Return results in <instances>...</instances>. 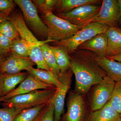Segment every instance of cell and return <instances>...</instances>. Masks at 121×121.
Listing matches in <instances>:
<instances>
[{"label": "cell", "mask_w": 121, "mask_h": 121, "mask_svg": "<svg viewBox=\"0 0 121 121\" xmlns=\"http://www.w3.org/2000/svg\"><path fill=\"white\" fill-rule=\"evenodd\" d=\"M13 1L22 11L24 20L28 28L41 40H47L48 28L39 16L37 8L32 1Z\"/></svg>", "instance_id": "obj_5"}, {"label": "cell", "mask_w": 121, "mask_h": 121, "mask_svg": "<svg viewBox=\"0 0 121 121\" xmlns=\"http://www.w3.org/2000/svg\"><path fill=\"white\" fill-rule=\"evenodd\" d=\"M54 97L44 109L39 121H54Z\"/></svg>", "instance_id": "obj_28"}, {"label": "cell", "mask_w": 121, "mask_h": 121, "mask_svg": "<svg viewBox=\"0 0 121 121\" xmlns=\"http://www.w3.org/2000/svg\"><path fill=\"white\" fill-rule=\"evenodd\" d=\"M119 9V18L118 24L121 26V0H117Z\"/></svg>", "instance_id": "obj_32"}, {"label": "cell", "mask_w": 121, "mask_h": 121, "mask_svg": "<svg viewBox=\"0 0 121 121\" xmlns=\"http://www.w3.org/2000/svg\"><path fill=\"white\" fill-rule=\"evenodd\" d=\"M28 72H20L13 74L0 75V82L1 87V97L7 95L20 84L28 75Z\"/></svg>", "instance_id": "obj_14"}, {"label": "cell", "mask_w": 121, "mask_h": 121, "mask_svg": "<svg viewBox=\"0 0 121 121\" xmlns=\"http://www.w3.org/2000/svg\"><path fill=\"white\" fill-rule=\"evenodd\" d=\"M115 82L106 75L97 84L93 93L91 108L93 111L102 108L109 101Z\"/></svg>", "instance_id": "obj_8"}, {"label": "cell", "mask_w": 121, "mask_h": 121, "mask_svg": "<svg viewBox=\"0 0 121 121\" xmlns=\"http://www.w3.org/2000/svg\"><path fill=\"white\" fill-rule=\"evenodd\" d=\"M31 47L28 42L19 36L12 41L10 52L13 56L29 58Z\"/></svg>", "instance_id": "obj_21"}, {"label": "cell", "mask_w": 121, "mask_h": 121, "mask_svg": "<svg viewBox=\"0 0 121 121\" xmlns=\"http://www.w3.org/2000/svg\"><path fill=\"white\" fill-rule=\"evenodd\" d=\"M57 0H33V2L36 8L44 16L48 13L52 12L55 7Z\"/></svg>", "instance_id": "obj_26"}, {"label": "cell", "mask_w": 121, "mask_h": 121, "mask_svg": "<svg viewBox=\"0 0 121 121\" xmlns=\"http://www.w3.org/2000/svg\"><path fill=\"white\" fill-rule=\"evenodd\" d=\"M69 55L70 69L75 77V90L78 94L87 93L91 86L98 84L106 75L97 62V55L95 53L77 49Z\"/></svg>", "instance_id": "obj_1"}, {"label": "cell", "mask_w": 121, "mask_h": 121, "mask_svg": "<svg viewBox=\"0 0 121 121\" xmlns=\"http://www.w3.org/2000/svg\"><path fill=\"white\" fill-rule=\"evenodd\" d=\"M62 88L57 87L54 97V121H60L64 111L65 98L69 88V85L64 84Z\"/></svg>", "instance_id": "obj_18"}, {"label": "cell", "mask_w": 121, "mask_h": 121, "mask_svg": "<svg viewBox=\"0 0 121 121\" xmlns=\"http://www.w3.org/2000/svg\"><path fill=\"white\" fill-rule=\"evenodd\" d=\"M12 41L0 33V53L6 54L10 52Z\"/></svg>", "instance_id": "obj_30"}, {"label": "cell", "mask_w": 121, "mask_h": 121, "mask_svg": "<svg viewBox=\"0 0 121 121\" xmlns=\"http://www.w3.org/2000/svg\"><path fill=\"white\" fill-rule=\"evenodd\" d=\"M53 52L56 63L59 68L60 74H62L70 69V57L63 48L58 45H50Z\"/></svg>", "instance_id": "obj_20"}, {"label": "cell", "mask_w": 121, "mask_h": 121, "mask_svg": "<svg viewBox=\"0 0 121 121\" xmlns=\"http://www.w3.org/2000/svg\"><path fill=\"white\" fill-rule=\"evenodd\" d=\"M108 37L106 32L102 33L84 42L78 49L88 50L97 56H104L108 46Z\"/></svg>", "instance_id": "obj_11"}, {"label": "cell", "mask_w": 121, "mask_h": 121, "mask_svg": "<svg viewBox=\"0 0 121 121\" xmlns=\"http://www.w3.org/2000/svg\"><path fill=\"white\" fill-rule=\"evenodd\" d=\"M22 111L13 107L0 108V121H13Z\"/></svg>", "instance_id": "obj_27"}, {"label": "cell", "mask_w": 121, "mask_h": 121, "mask_svg": "<svg viewBox=\"0 0 121 121\" xmlns=\"http://www.w3.org/2000/svg\"><path fill=\"white\" fill-rule=\"evenodd\" d=\"M106 57L110 59L115 60V61L121 63V53L118 54V55H116L108 56V57Z\"/></svg>", "instance_id": "obj_31"}, {"label": "cell", "mask_w": 121, "mask_h": 121, "mask_svg": "<svg viewBox=\"0 0 121 121\" xmlns=\"http://www.w3.org/2000/svg\"><path fill=\"white\" fill-rule=\"evenodd\" d=\"M112 106L119 114H121V81L115 82L112 95L109 101Z\"/></svg>", "instance_id": "obj_25"}, {"label": "cell", "mask_w": 121, "mask_h": 121, "mask_svg": "<svg viewBox=\"0 0 121 121\" xmlns=\"http://www.w3.org/2000/svg\"><path fill=\"white\" fill-rule=\"evenodd\" d=\"M29 59V58H22L12 55L0 65V72L1 74L17 73L20 66Z\"/></svg>", "instance_id": "obj_19"}, {"label": "cell", "mask_w": 121, "mask_h": 121, "mask_svg": "<svg viewBox=\"0 0 121 121\" xmlns=\"http://www.w3.org/2000/svg\"><path fill=\"white\" fill-rule=\"evenodd\" d=\"M109 27L99 22L90 23L70 38L53 42V45L60 46L70 55L74 52L79 46L84 42L99 33L106 32Z\"/></svg>", "instance_id": "obj_4"}, {"label": "cell", "mask_w": 121, "mask_h": 121, "mask_svg": "<svg viewBox=\"0 0 121 121\" xmlns=\"http://www.w3.org/2000/svg\"><path fill=\"white\" fill-rule=\"evenodd\" d=\"M26 71L29 74L45 83L53 85L58 88H62L64 86L65 84L60 80L59 76L52 71L33 67L29 68Z\"/></svg>", "instance_id": "obj_16"}, {"label": "cell", "mask_w": 121, "mask_h": 121, "mask_svg": "<svg viewBox=\"0 0 121 121\" xmlns=\"http://www.w3.org/2000/svg\"><path fill=\"white\" fill-rule=\"evenodd\" d=\"M100 8L101 6L95 4L85 5L67 12L56 13V15L82 29L86 26L87 21L98 13Z\"/></svg>", "instance_id": "obj_6"}, {"label": "cell", "mask_w": 121, "mask_h": 121, "mask_svg": "<svg viewBox=\"0 0 121 121\" xmlns=\"http://www.w3.org/2000/svg\"><path fill=\"white\" fill-rule=\"evenodd\" d=\"M54 87L55 86L41 82L31 75H28L18 87L7 95L0 98V102H3L17 95L24 94L33 91L50 89Z\"/></svg>", "instance_id": "obj_9"}, {"label": "cell", "mask_w": 121, "mask_h": 121, "mask_svg": "<svg viewBox=\"0 0 121 121\" xmlns=\"http://www.w3.org/2000/svg\"><path fill=\"white\" fill-rule=\"evenodd\" d=\"M108 44L104 57L121 53V27H110L107 31Z\"/></svg>", "instance_id": "obj_12"}, {"label": "cell", "mask_w": 121, "mask_h": 121, "mask_svg": "<svg viewBox=\"0 0 121 121\" xmlns=\"http://www.w3.org/2000/svg\"><path fill=\"white\" fill-rule=\"evenodd\" d=\"M41 19L48 28L47 39L52 43L69 39L82 29L58 17L52 12L42 16Z\"/></svg>", "instance_id": "obj_3"}, {"label": "cell", "mask_w": 121, "mask_h": 121, "mask_svg": "<svg viewBox=\"0 0 121 121\" xmlns=\"http://www.w3.org/2000/svg\"><path fill=\"white\" fill-rule=\"evenodd\" d=\"M8 20H9L8 17L0 13V23Z\"/></svg>", "instance_id": "obj_33"}, {"label": "cell", "mask_w": 121, "mask_h": 121, "mask_svg": "<svg viewBox=\"0 0 121 121\" xmlns=\"http://www.w3.org/2000/svg\"><path fill=\"white\" fill-rule=\"evenodd\" d=\"M40 48L45 62L50 70L59 77L60 74V70L50 45L47 43L44 44L40 46Z\"/></svg>", "instance_id": "obj_22"}, {"label": "cell", "mask_w": 121, "mask_h": 121, "mask_svg": "<svg viewBox=\"0 0 121 121\" xmlns=\"http://www.w3.org/2000/svg\"><path fill=\"white\" fill-rule=\"evenodd\" d=\"M0 33L12 41L20 36L15 24L9 19L0 23Z\"/></svg>", "instance_id": "obj_24"}, {"label": "cell", "mask_w": 121, "mask_h": 121, "mask_svg": "<svg viewBox=\"0 0 121 121\" xmlns=\"http://www.w3.org/2000/svg\"><path fill=\"white\" fill-rule=\"evenodd\" d=\"M88 121H121V117L108 102L102 108L91 113Z\"/></svg>", "instance_id": "obj_15"}, {"label": "cell", "mask_w": 121, "mask_h": 121, "mask_svg": "<svg viewBox=\"0 0 121 121\" xmlns=\"http://www.w3.org/2000/svg\"></svg>", "instance_id": "obj_36"}, {"label": "cell", "mask_w": 121, "mask_h": 121, "mask_svg": "<svg viewBox=\"0 0 121 121\" xmlns=\"http://www.w3.org/2000/svg\"></svg>", "instance_id": "obj_35"}, {"label": "cell", "mask_w": 121, "mask_h": 121, "mask_svg": "<svg viewBox=\"0 0 121 121\" xmlns=\"http://www.w3.org/2000/svg\"><path fill=\"white\" fill-rule=\"evenodd\" d=\"M96 60L106 75L115 82L121 81V63L110 59L107 57L97 56Z\"/></svg>", "instance_id": "obj_13"}, {"label": "cell", "mask_w": 121, "mask_h": 121, "mask_svg": "<svg viewBox=\"0 0 121 121\" xmlns=\"http://www.w3.org/2000/svg\"><path fill=\"white\" fill-rule=\"evenodd\" d=\"M85 110V103L82 96L78 93L70 95L67 103L66 121H81Z\"/></svg>", "instance_id": "obj_10"}, {"label": "cell", "mask_w": 121, "mask_h": 121, "mask_svg": "<svg viewBox=\"0 0 121 121\" xmlns=\"http://www.w3.org/2000/svg\"><path fill=\"white\" fill-rule=\"evenodd\" d=\"M119 9L117 0H103L100 10L87 21L86 25L92 22H99L109 27H119Z\"/></svg>", "instance_id": "obj_7"}, {"label": "cell", "mask_w": 121, "mask_h": 121, "mask_svg": "<svg viewBox=\"0 0 121 121\" xmlns=\"http://www.w3.org/2000/svg\"><path fill=\"white\" fill-rule=\"evenodd\" d=\"M48 104H43L24 110L17 115L13 121H35Z\"/></svg>", "instance_id": "obj_23"}, {"label": "cell", "mask_w": 121, "mask_h": 121, "mask_svg": "<svg viewBox=\"0 0 121 121\" xmlns=\"http://www.w3.org/2000/svg\"><path fill=\"white\" fill-rule=\"evenodd\" d=\"M57 87L37 90L24 94L17 95L3 101L4 107H13L23 110L50 103L56 94Z\"/></svg>", "instance_id": "obj_2"}, {"label": "cell", "mask_w": 121, "mask_h": 121, "mask_svg": "<svg viewBox=\"0 0 121 121\" xmlns=\"http://www.w3.org/2000/svg\"><path fill=\"white\" fill-rule=\"evenodd\" d=\"M15 4L14 1L12 0H0V13L8 16L13 10Z\"/></svg>", "instance_id": "obj_29"}, {"label": "cell", "mask_w": 121, "mask_h": 121, "mask_svg": "<svg viewBox=\"0 0 121 121\" xmlns=\"http://www.w3.org/2000/svg\"><path fill=\"white\" fill-rule=\"evenodd\" d=\"M1 94H2V92H1V85L0 82V98L1 97Z\"/></svg>", "instance_id": "obj_34"}, {"label": "cell", "mask_w": 121, "mask_h": 121, "mask_svg": "<svg viewBox=\"0 0 121 121\" xmlns=\"http://www.w3.org/2000/svg\"><path fill=\"white\" fill-rule=\"evenodd\" d=\"M102 2V0H59L55 8L56 13H64L82 5L99 4Z\"/></svg>", "instance_id": "obj_17"}]
</instances>
